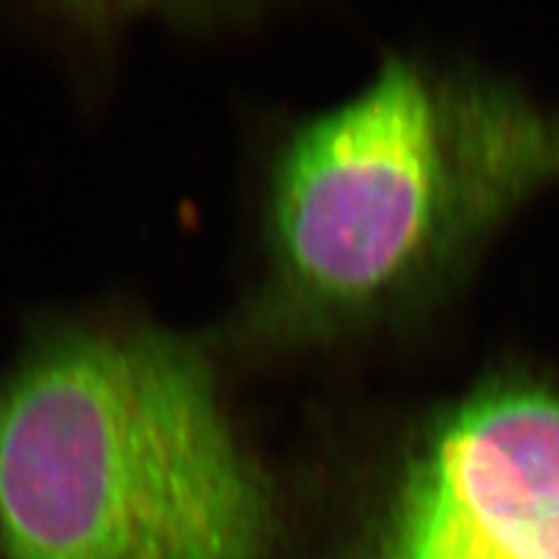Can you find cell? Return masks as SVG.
Listing matches in <instances>:
<instances>
[{"mask_svg": "<svg viewBox=\"0 0 559 559\" xmlns=\"http://www.w3.org/2000/svg\"><path fill=\"white\" fill-rule=\"evenodd\" d=\"M269 530L266 487L187 345L73 331L0 384V559H261Z\"/></svg>", "mask_w": 559, "mask_h": 559, "instance_id": "obj_1", "label": "cell"}, {"mask_svg": "<svg viewBox=\"0 0 559 559\" xmlns=\"http://www.w3.org/2000/svg\"><path fill=\"white\" fill-rule=\"evenodd\" d=\"M557 173V112L390 61L296 133L280 159L271 203L280 275L318 310L373 308Z\"/></svg>", "mask_w": 559, "mask_h": 559, "instance_id": "obj_2", "label": "cell"}, {"mask_svg": "<svg viewBox=\"0 0 559 559\" xmlns=\"http://www.w3.org/2000/svg\"><path fill=\"white\" fill-rule=\"evenodd\" d=\"M371 559H559V384L499 382L450 408Z\"/></svg>", "mask_w": 559, "mask_h": 559, "instance_id": "obj_3", "label": "cell"}]
</instances>
